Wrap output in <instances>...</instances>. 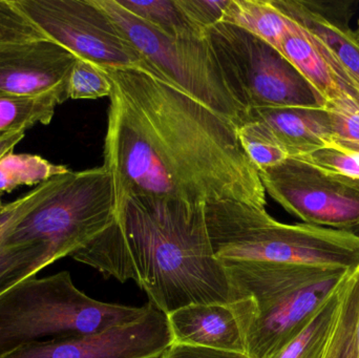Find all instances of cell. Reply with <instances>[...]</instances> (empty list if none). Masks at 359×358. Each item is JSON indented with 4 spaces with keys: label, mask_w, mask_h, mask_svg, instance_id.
I'll list each match as a JSON object with an SVG mask.
<instances>
[{
    "label": "cell",
    "mask_w": 359,
    "mask_h": 358,
    "mask_svg": "<svg viewBox=\"0 0 359 358\" xmlns=\"http://www.w3.org/2000/svg\"><path fill=\"white\" fill-rule=\"evenodd\" d=\"M102 71L111 84L103 166L116 203L149 195L266 208L259 170L233 122L147 71Z\"/></svg>",
    "instance_id": "obj_1"
},
{
    "label": "cell",
    "mask_w": 359,
    "mask_h": 358,
    "mask_svg": "<svg viewBox=\"0 0 359 358\" xmlns=\"http://www.w3.org/2000/svg\"><path fill=\"white\" fill-rule=\"evenodd\" d=\"M72 259L105 279L134 281L166 315L194 304H229V281L213 254L205 205L126 195L113 223Z\"/></svg>",
    "instance_id": "obj_2"
},
{
    "label": "cell",
    "mask_w": 359,
    "mask_h": 358,
    "mask_svg": "<svg viewBox=\"0 0 359 358\" xmlns=\"http://www.w3.org/2000/svg\"><path fill=\"white\" fill-rule=\"evenodd\" d=\"M245 353L272 358L304 329L352 271L306 265L222 261Z\"/></svg>",
    "instance_id": "obj_3"
},
{
    "label": "cell",
    "mask_w": 359,
    "mask_h": 358,
    "mask_svg": "<svg viewBox=\"0 0 359 358\" xmlns=\"http://www.w3.org/2000/svg\"><path fill=\"white\" fill-rule=\"evenodd\" d=\"M213 254L219 261H253L355 270L359 235L326 227L284 224L266 208L236 201L205 206Z\"/></svg>",
    "instance_id": "obj_4"
},
{
    "label": "cell",
    "mask_w": 359,
    "mask_h": 358,
    "mask_svg": "<svg viewBox=\"0 0 359 358\" xmlns=\"http://www.w3.org/2000/svg\"><path fill=\"white\" fill-rule=\"evenodd\" d=\"M151 307L95 300L76 287L69 271L29 277L0 296V358L46 338L90 336L134 323Z\"/></svg>",
    "instance_id": "obj_5"
},
{
    "label": "cell",
    "mask_w": 359,
    "mask_h": 358,
    "mask_svg": "<svg viewBox=\"0 0 359 358\" xmlns=\"http://www.w3.org/2000/svg\"><path fill=\"white\" fill-rule=\"evenodd\" d=\"M115 188L109 170L101 167L59 176L50 195L6 233V244H41L48 263L86 247L113 223Z\"/></svg>",
    "instance_id": "obj_6"
},
{
    "label": "cell",
    "mask_w": 359,
    "mask_h": 358,
    "mask_svg": "<svg viewBox=\"0 0 359 358\" xmlns=\"http://www.w3.org/2000/svg\"><path fill=\"white\" fill-rule=\"evenodd\" d=\"M151 64L156 76L206 105L236 126L248 111L234 96L204 37H172L128 12L117 0H96Z\"/></svg>",
    "instance_id": "obj_7"
},
{
    "label": "cell",
    "mask_w": 359,
    "mask_h": 358,
    "mask_svg": "<svg viewBox=\"0 0 359 358\" xmlns=\"http://www.w3.org/2000/svg\"><path fill=\"white\" fill-rule=\"evenodd\" d=\"M204 35L247 111L326 107V100L303 74L257 36L225 22L209 27Z\"/></svg>",
    "instance_id": "obj_8"
},
{
    "label": "cell",
    "mask_w": 359,
    "mask_h": 358,
    "mask_svg": "<svg viewBox=\"0 0 359 358\" xmlns=\"http://www.w3.org/2000/svg\"><path fill=\"white\" fill-rule=\"evenodd\" d=\"M12 2L46 39L77 58L102 69H141L156 76L151 64L96 0Z\"/></svg>",
    "instance_id": "obj_9"
},
{
    "label": "cell",
    "mask_w": 359,
    "mask_h": 358,
    "mask_svg": "<svg viewBox=\"0 0 359 358\" xmlns=\"http://www.w3.org/2000/svg\"><path fill=\"white\" fill-rule=\"evenodd\" d=\"M266 193L306 224L359 235V179L333 174L299 158L259 170Z\"/></svg>",
    "instance_id": "obj_10"
},
{
    "label": "cell",
    "mask_w": 359,
    "mask_h": 358,
    "mask_svg": "<svg viewBox=\"0 0 359 358\" xmlns=\"http://www.w3.org/2000/svg\"><path fill=\"white\" fill-rule=\"evenodd\" d=\"M172 344L168 315L151 305L134 323L90 336L32 343L2 358H159Z\"/></svg>",
    "instance_id": "obj_11"
},
{
    "label": "cell",
    "mask_w": 359,
    "mask_h": 358,
    "mask_svg": "<svg viewBox=\"0 0 359 358\" xmlns=\"http://www.w3.org/2000/svg\"><path fill=\"white\" fill-rule=\"evenodd\" d=\"M77 59L50 39L0 46V96L57 94L69 100Z\"/></svg>",
    "instance_id": "obj_12"
},
{
    "label": "cell",
    "mask_w": 359,
    "mask_h": 358,
    "mask_svg": "<svg viewBox=\"0 0 359 358\" xmlns=\"http://www.w3.org/2000/svg\"><path fill=\"white\" fill-rule=\"evenodd\" d=\"M272 2L285 16L320 39L359 88V42L349 27L352 8H345V4L339 8L335 2Z\"/></svg>",
    "instance_id": "obj_13"
},
{
    "label": "cell",
    "mask_w": 359,
    "mask_h": 358,
    "mask_svg": "<svg viewBox=\"0 0 359 358\" xmlns=\"http://www.w3.org/2000/svg\"><path fill=\"white\" fill-rule=\"evenodd\" d=\"M60 176V174H59ZM59 176L42 183L22 198L0 207V296L23 280L35 277L50 265L41 244H6V233L27 212L43 201L58 183Z\"/></svg>",
    "instance_id": "obj_14"
},
{
    "label": "cell",
    "mask_w": 359,
    "mask_h": 358,
    "mask_svg": "<svg viewBox=\"0 0 359 358\" xmlns=\"http://www.w3.org/2000/svg\"><path fill=\"white\" fill-rule=\"evenodd\" d=\"M174 344L245 353L244 338L229 304H194L168 315Z\"/></svg>",
    "instance_id": "obj_15"
},
{
    "label": "cell",
    "mask_w": 359,
    "mask_h": 358,
    "mask_svg": "<svg viewBox=\"0 0 359 358\" xmlns=\"http://www.w3.org/2000/svg\"><path fill=\"white\" fill-rule=\"evenodd\" d=\"M246 119L263 123L272 132L289 158L309 155L332 146L326 109H252Z\"/></svg>",
    "instance_id": "obj_16"
},
{
    "label": "cell",
    "mask_w": 359,
    "mask_h": 358,
    "mask_svg": "<svg viewBox=\"0 0 359 358\" xmlns=\"http://www.w3.org/2000/svg\"><path fill=\"white\" fill-rule=\"evenodd\" d=\"M222 22L249 32L280 52L290 25L272 0H230Z\"/></svg>",
    "instance_id": "obj_17"
},
{
    "label": "cell",
    "mask_w": 359,
    "mask_h": 358,
    "mask_svg": "<svg viewBox=\"0 0 359 358\" xmlns=\"http://www.w3.org/2000/svg\"><path fill=\"white\" fill-rule=\"evenodd\" d=\"M345 283L320 306L304 329L272 358H327L341 311Z\"/></svg>",
    "instance_id": "obj_18"
},
{
    "label": "cell",
    "mask_w": 359,
    "mask_h": 358,
    "mask_svg": "<svg viewBox=\"0 0 359 358\" xmlns=\"http://www.w3.org/2000/svg\"><path fill=\"white\" fill-rule=\"evenodd\" d=\"M65 102L57 94L38 96H0V135L27 130L36 123L48 125L57 105Z\"/></svg>",
    "instance_id": "obj_19"
},
{
    "label": "cell",
    "mask_w": 359,
    "mask_h": 358,
    "mask_svg": "<svg viewBox=\"0 0 359 358\" xmlns=\"http://www.w3.org/2000/svg\"><path fill=\"white\" fill-rule=\"evenodd\" d=\"M120 6L172 37H204L184 13L178 0H117Z\"/></svg>",
    "instance_id": "obj_20"
},
{
    "label": "cell",
    "mask_w": 359,
    "mask_h": 358,
    "mask_svg": "<svg viewBox=\"0 0 359 358\" xmlns=\"http://www.w3.org/2000/svg\"><path fill=\"white\" fill-rule=\"evenodd\" d=\"M327 358H359V267L344 285L341 311Z\"/></svg>",
    "instance_id": "obj_21"
},
{
    "label": "cell",
    "mask_w": 359,
    "mask_h": 358,
    "mask_svg": "<svg viewBox=\"0 0 359 358\" xmlns=\"http://www.w3.org/2000/svg\"><path fill=\"white\" fill-rule=\"evenodd\" d=\"M69 172L65 166L55 165L39 156L12 151L0 160V193H11L23 185H40Z\"/></svg>",
    "instance_id": "obj_22"
},
{
    "label": "cell",
    "mask_w": 359,
    "mask_h": 358,
    "mask_svg": "<svg viewBox=\"0 0 359 358\" xmlns=\"http://www.w3.org/2000/svg\"><path fill=\"white\" fill-rule=\"evenodd\" d=\"M238 132L243 149L259 172L288 159V153L261 122L246 119Z\"/></svg>",
    "instance_id": "obj_23"
},
{
    "label": "cell",
    "mask_w": 359,
    "mask_h": 358,
    "mask_svg": "<svg viewBox=\"0 0 359 358\" xmlns=\"http://www.w3.org/2000/svg\"><path fill=\"white\" fill-rule=\"evenodd\" d=\"M111 92V82L102 69L90 61L78 58L69 76V99L102 98L109 97Z\"/></svg>",
    "instance_id": "obj_24"
},
{
    "label": "cell",
    "mask_w": 359,
    "mask_h": 358,
    "mask_svg": "<svg viewBox=\"0 0 359 358\" xmlns=\"http://www.w3.org/2000/svg\"><path fill=\"white\" fill-rule=\"evenodd\" d=\"M46 39V36L13 4L0 0V46Z\"/></svg>",
    "instance_id": "obj_25"
},
{
    "label": "cell",
    "mask_w": 359,
    "mask_h": 358,
    "mask_svg": "<svg viewBox=\"0 0 359 358\" xmlns=\"http://www.w3.org/2000/svg\"><path fill=\"white\" fill-rule=\"evenodd\" d=\"M332 146L359 153V111L341 105L326 104Z\"/></svg>",
    "instance_id": "obj_26"
},
{
    "label": "cell",
    "mask_w": 359,
    "mask_h": 358,
    "mask_svg": "<svg viewBox=\"0 0 359 358\" xmlns=\"http://www.w3.org/2000/svg\"><path fill=\"white\" fill-rule=\"evenodd\" d=\"M299 159L333 174L359 179V153L335 146L323 147Z\"/></svg>",
    "instance_id": "obj_27"
},
{
    "label": "cell",
    "mask_w": 359,
    "mask_h": 358,
    "mask_svg": "<svg viewBox=\"0 0 359 358\" xmlns=\"http://www.w3.org/2000/svg\"><path fill=\"white\" fill-rule=\"evenodd\" d=\"M190 21L205 34L206 29L222 22L230 0H178ZM205 36V35H204Z\"/></svg>",
    "instance_id": "obj_28"
},
{
    "label": "cell",
    "mask_w": 359,
    "mask_h": 358,
    "mask_svg": "<svg viewBox=\"0 0 359 358\" xmlns=\"http://www.w3.org/2000/svg\"><path fill=\"white\" fill-rule=\"evenodd\" d=\"M160 358H250L244 353L172 344Z\"/></svg>",
    "instance_id": "obj_29"
},
{
    "label": "cell",
    "mask_w": 359,
    "mask_h": 358,
    "mask_svg": "<svg viewBox=\"0 0 359 358\" xmlns=\"http://www.w3.org/2000/svg\"><path fill=\"white\" fill-rule=\"evenodd\" d=\"M27 130H15L0 135V160L12 153L14 147L25 138Z\"/></svg>",
    "instance_id": "obj_30"
},
{
    "label": "cell",
    "mask_w": 359,
    "mask_h": 358,
    "mask_svg": "<svg viewBox=\"0 0 359 358\" xmlns=\"http://www.w3.org/2000/svg\"><path fill=\"white\" fill-rule=\"evenodd\" d=\"M354 35H355L356 39H358V41L359 42V20L358 22V27H356L355 31H354Z\"/></svg>",
    "instance_id": "obj_31"
},
{
    "label": "cell",
    "mask_w": 359,
    "mask_h": 358,
    "mask_svg": "<svg viewBox=\"0 0 359 358\" xmlns=\"http://www.w3.org/2000/svg\"><path fill=\"white\" fill-rule=\"evenodd\" d=\"M2 203H1V199H0V207H1Z\"/></svg>",
    "instance_id": "obj_32"
},
{
    "label": "cell",
    "mask_w": 359,
    "mask_h": 358,
    "mask_svg": "<svg viewBox=\"0 0 359 358\" xmlns=\"http://www.w3.org/2000/svg\"><path fill=\"white\" fill-rule=\"evenodd\" d=\"M160 358V357H159Z\"/></svg>",
    "instance_id": "obj_33"
}]
</instances>
